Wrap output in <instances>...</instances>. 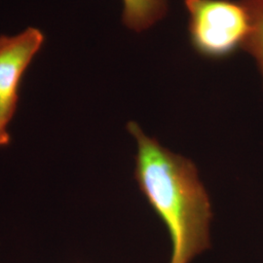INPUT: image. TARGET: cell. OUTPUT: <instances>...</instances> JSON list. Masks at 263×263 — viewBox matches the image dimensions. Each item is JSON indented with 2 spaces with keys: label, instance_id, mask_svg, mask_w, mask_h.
I'll return each mask as SVG.
<instances>
[{
  "label": "cell",
  "instance_id": "2",
  "mask_svg": "<svg viewBox=\"0 0 263 263\" xmlns=\"http://www.w3.org/2000/svg\"><path fill=\"white\" fill-rule=\"evenodd\" d=\"M190 42L198 54L222 59L244 46L251 21L239 0H184Z\"/></svg>",
  "mask_w": 263,
  "mask_h": 263
},
{
  "label": "cell",
  "instance_id": "1",
  "mask_svg": "<svg viewBox=\"0 0 263 263\" xmlns=\"http://www.w3.org/2000/svg\"><path fill=\"white\" fill-rule=\"evenodd\" d=\"M127 129L137 141L135 178L169 231L170 263H190L211 247L213 211L197 169L164 147L136 122Z\"/></svg>",
  "mask_w": 263,
  "mask_h": 263
},
{
  "label": "cell",
  "instance_id": "6",
  "mask_svg": "<svg viewBox=\"0 0 263 263\" xmlns=\"http://www.w3.org/2000/svg\"><path fill=\"white\" fill-rule=\"evenodd\" d=\"M11 138H10L9 133L7 131V126L0 121V146L7 145L9 144Z\"/></svg>",
  "mask_w": 263,
  "mask_h": 263
},
{
  "label": "cell",
  "instance_id": "3",
  "mask_svg": "<svg viewBox=\"0 0 263 263\" xmlns=\"http://www.w3.org/2000/svg\"><path fill=\"white\" fill-rule=\"evenodd\" d=\"M43 42L44 35L34 28L0 36V121L5 126L16 112L22 77Z\"/></svg>",
  "mask_w": 263,
  "mask_h": 263
},
{
  "label": "cell",
  "instance_id": "4",
  "mask_svg": "<svg viewBox=\"0 0 263 263\" xmlns=\"http://www.w3.org/2000/svg\"><path fill=\"white\" fill-rule=\"evenodd\" d=\"M123 22L135 31H143L163 19L167 13L166 0H123Z\"/></svg>",
  "mask_w": 263,
  "mask_h": 263
},
{
  "label": "cell",
  "instance_id": "5",
  "mask_svg": "<svg viewBox=\"0 0 263 263\" xmlns=\"http://www.w3.org/2000/svg\"><path fill=\"white\" fill-rule=\"evenodd\" d=\"M250 15L251 29L243 50L253 57L263 81V0H241Z\"/></svg>",
  "mask_w": 263,
  "mask_h": 263
}]
</instances>
